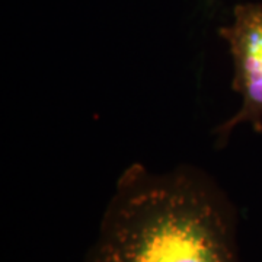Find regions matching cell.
<instances>
[{
	"label": "cell",
	"instance_id": "1",
	"mask_svg": "<svg viewBox=\"0 0 262 262\" xmlns=\"http://www.w3.org/2000/svg\"><path fill=\"white\" fill-rule=\"evenodd\" d=\"M84 262H241L237 214L204 172H122Z\"/></svg>",
	"mask_w": 262,
	"mask_h": 262
},
{
	"label": "cell",
	"instance_id": "2",
	"mask_svg": "<svg viewBox=\"0 0 262 262\" xmlns=\"http://www.w3.org/2000/svg\"><path fill=\"white\" fill-rule=\"evenodd\" d=\"M233 58V89L241 108L217 130L223 143L239 125L249 124L262 131V3H241L233 9V22L219 31Z\"/></svg>",
	"mask_w": 262,
	"mask_h": 262
}]
</instances>
